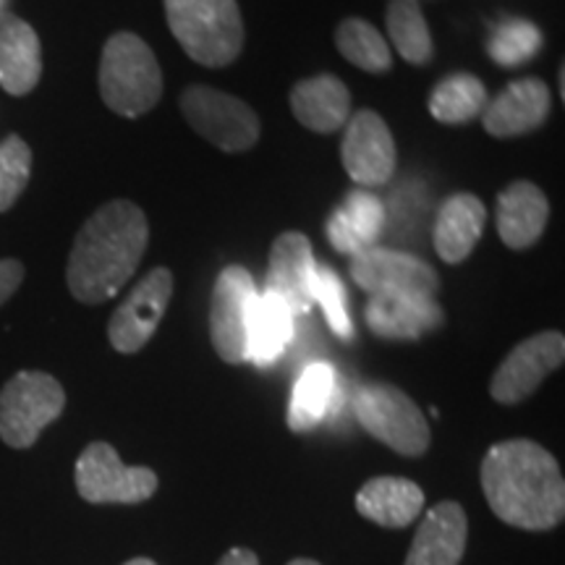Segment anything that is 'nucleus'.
I'll return each instance as SVG.
<instances>
[{
  "label": "nucleus",
  "instance_id": "39448f33",
  "mask_svg": "<svg viewBox=\"0 0 565 565\" xmlns=\"http://www.w3.org/2000/svg\"><path fill=\"white\" fill-rule=\"evenodd\" d=\"M353 414L374 440L401 456L419 458L433 443L427 416L395 385L370 383L359 387L353 395Z\"/></svg>",
  "mask_w": 565,
  "mask_h": 565
},
{
  "label": "nucleus",
  "instance_id": "f257e3e1",
  "mask_svg": "<svg viewBox=\"0 0 565 565\" xmlns=\"http://www.w3.org/2000/svg\"><path fill=\"white\" fill-rule=\"evenodd\" d=\"M487 505L508 526L555 529L565 515V482L555 456L534 440L492 445L482 461Z\"/></svg>",
  "mask_w": 565,
  "mask_h": 565
},
{
  "label": "nucleus",
  "instance_id": "c756f323",
  "mask_svg": "<svg viewBox=\"0 0 565 565\" xmlns=\"http://www.w3.org/2000/svg\"><path fill=\"white\" fill-rule=\"evenodd\" d=\"M32 150L24 139L11 134L0 141V212L11 210L30 183Z\"/></svg>",
  "mask_w": 565,
  "mask_h": 565
},
{
  "label": "nucleus",
  "instance_id": "c9c22d12",
  "mask_svg": "<svg viewBox=\"0 0 565 565\" xmlns=\"http://www.w3.org/2000/svg\"><path fill=\"white\" fill-rule=\"evenodd\" d=\"M0 11H3V0H0Z\"/></svg>",
  "mask_w": 565,
  "mask_h": 565
},
{
  "label": "nucleus",
  "instance_id": "bb28decb",
  "mask_svg": "<svg viewBox=\"0 0 565 565\" xmlns=\"http://www.w3.org/2000/svg\"><path fill=\"white\" fill-rule=\"evenodd\" d=\"M385 21L387 34H391L401 58L414 63V66H424V63L433 61V34H429L419 0H391L385 11Z\"/></svg>",
  "mask_w": 565,
  "mask_h": 565
},
{
  "label": "nucleus",
  "instance_id": "423d86ee",
  "mask_svg": "<svg viewBox=\"0 0 565 565\" xmlns=\"http://www.w3.org/2000/svg\"><path fill=\"white\" fill-rule=\"evenodd\" d=\"M66 393L45 372H19L0 391V440L11 448H32L47 424L63 414Z\"/></svg>",
  "mask_w": 565,
  "mask_h": 565
},
{
  "label": "nucleus",
  "instance_id": "4468645a",
  "mask_svg": "<svg viewBox=\"0 0 565 565\" xmlns=\"http://www.w3.org/2000/svg\"><path fill=\"white\" fill-rule=\"evenodd\" d=\"M315 280L317 263L309 238L296 231L280 233L270 249L263 291L275 294L296 317H301L315 307Z\"/></svg>",
  "mask_w": 565,
  "mask_h": 565
},
{
  "label": "nucleus",
  "instance_id": "dca6fc26",
  "mask_svg": "<svg viewBox=\"0 0 565 565\" xmlns=\"http://www.w3.org/2000/svg\"><path fill=\"white\" fill-rule=\"evenodd\" d=\"M366 324L387 341H416L443 324V309L427 294H374L364 309Z\"/></svg>",
  "mask_w": 565,
  "mask_h": 565
},
{
  "label": "nucleus",
  "instance_id": "b1692460",
  "mask_svg": "<svg viewBox=\"0 0 565 565\" xmlns=\"http://www.w3.org/2000/svg\"><path fill=\"white\" fill-rule=\"evenodd\" d=\"M385 228V204L370 192H351L328 221V238L341 254H359L377 244Z\"/></svg>",
  "mask_w": 565,
  "mask_h": 565
},
{
  "label": "nucleus",
  "instance_id": "5701e85b",
  "mask_svg": "<svg viewBox=\"0 0 565 565\" xmlns=\"http://www.w3.org/2000/svg\"><path fill=\"white\" fill-rule=\"evenodd\" d=\"M356 511L377 526L404 529L424 511V490L404 477H374L359 490Z\"/></svg>",
  "mask_w": 565,
  "mask_h": 565
},
{
  "label": "nucleus",
  "instance_id": "4be33fe9",
  "mask_svg": "<svg viewBox=\"0 0 565 565\" xmlns=\"http://www.w3.org/2000/svg\"><path fill=\"white\" fill-rule=\"evenodd\" d=\"M291 110L296 121L309 131L333 134L343 129L351 113L349 87L333 74L303 79L291 92Z\"/></svg>",
  "mask_w": 565,
  "mask_h": 565
},
{
  "label": "nucleus",
  "instance_id": "2eb2a0df",
  "mask_svg": "<svg viewBox=\"0 0 565 565\" xmlns=\"http://www.w3.org/2000/svg\"><path fill=\"white\" fill-rule=\"evenodd\" d=\"M553 108L550 87L536 76L519 79L494 95L482 113V124L487 134L498 139L524 137V134L540 129L547 121Z\"/></svg>",
  "mask_w": 565,
  "mask_h": 565
},
{
  "label": "nucleus",
  "instance_id": "cd10ccee",
  "mask_svg": "<svg viewBox=\"0 0 565 565\" xmlns=\"http://www.w3.org/2000/svg\"><path fill=\"white\" fill-rule=\"evenodd\" d=\"M335 45L345 61L366 74H385L393 68L391 47L370 21L356 17L341 21L335 32Z\"/></svg>",
  "mask_w": 565,
  "mask_h": 565
},
{
  "label": "nucleus",
  "instance_id": "7c9ffc66",
  "mask_svg": "<svg viewBox=\"0 0 565 565\" xmlns=\"http://www.w3.org/2000/svg\"><path fill=\"white\" fill-rule=\"evenodd\" d=\"M315 303L322 307L324 320L338 338H351L353 324L349 317V296H345L343 280L330 267H317L315 280Z\"/></svg>",
  "mask_w": 565,
  "mask_h": 565
},
{
  "label": "nucleus",
  "instance_id": "ddd939ff",
  "mask_svg": "<svg viewBox=\"0 0 565 565\" xmlns=\"http://www.w3.org/2000/svg\"><path fill=\"white\" fill-rule=\"evenodd\" d=\"M345 173L359 186H380L395 173V141L387 124L374 110H359L345 121L341 145Z\"/></svg>",
  "mask_w": 565,
  "mask_h": 565
},
{
  "label": "nucleus",
  "instance_id": "f8f14e48",
  "mask_svg": "<svg viewBox=\"0 0 565 565\" xmlns=\"http://www.w3.org/2000/svg\"><path fill=\"white\" fill-rule=\"evenodd\" d=\"M351 278L370 296L398 291L435 296L440 288V278L424 259L385 246H370L353 254Z\"/></svg>",
  "mask_w": 565,
  "mask_h": 565
},
{
  "label": "nucleus",
  "instance_id": "0eeeda50",
  "mask_svg": "<svg viewBox=\"0 0 565 565\" xmlns=\"http://www.w3.org/2000/svg\"><path fill=\"white\" fill-rule=\"evenodd\" d=\"M160 479L147 466H126L108 443H92L76 461V490L92 505H137L158 492Z\"/></svg>",
  "mask_w": 565,
  "mask_h": 565
},
{
  "label": "nucleus",
  "instance_id": "6ab92c4d",
  "mask_svg": "<svg viewBox=\"0 0 565 565\" xmlns=\"http://www.w3.org/2000/svg\"><path fill=\"white\" fill-rule=\"evenodd\" d=\"M498 233L508 249H529L540 242L550 221V202L532 181H513L498 196Z\"/></svg>",
  "mask_w": 565,
  "mask_h": 565
},
{
  "label": "nucleus",
  "instance_id": "393cba45",
  "mask_svg": "<svg viewBox=\"0 0 565 565\" xmlns=\"http://www.w3.org/2000/svg\"><path fill=\"white\" fill-rule=\"evenodd\" d=\"M335 393L338 377L333 366L324 362L309 364L294 385L291 404H288V427L294 433H309V429H315L328 416Z\"/></svg>",
  "mask_w": 565,
  "mask_h": 565
},
{
  "label": "nucleus",
  "instance_id": "f3484780",
  "mask_svg": "<svg viewBox=\"0 0 565 565\" xmlns=\"http://www.w3.org/2000/svg\"><path fill=\"white\" fill-rule=\"evenodd\" d=\"M469 542V515L456 500L429 508L416 529L406 565H458Z\"/></svg>",
  "mask_w": 565,
  "mask_h": 565
},
{
  "label": "nucleus",
  "instance_id": "f03ea898",
  "mask_svg": "<svg viewBox=\"0 0 565 565\" xmlns=\"http://www.w3.org/2000/svg\"><path fill=\"white\" fill-rule=\"evenodd\" d=\"M150 244V223L129 200L105 202L82 225L71 249L66 282L74 299L103 303L116 296L145 257Z\"/></svg>",
  "mask_w": 565,
  "mask_h": 565
},
{
  "label": "nucleus",
  "instance_id": "f704fd0d",
  "mask_svg": "<svg viewBox=\"0 0 565 565\" xmlns=\"http://www.w3.org/2000/svg\"><path fill=\"white\" fill-rule=\"evenodd\" d=\"M288 565H322V563H317V561H309V557H296V561H291Z\"/></svg>",
  "mask_w": 565,
  "mask_h": 565
},
{
  "label": "nucleus",
  "instance_id": "72a5a7b5",
  "mask_svg": "<svg viewBox=\"0 0 565 565\" xmlns=\"http://www.w3.org/2000/svg\"><path fill=\"white\" fill-rule=\"evenodd\" d=\"M124 565H158V563L150 561V557H134V561H126Z\"/></svg>",
  "mask_w": 565,
  "mask_h": 565
},
{
  "label": "nucleus",
  "instance_id": "20e7f679",
  "mask_svg": "<svg viewBox=\"0 0 565 565\" xmlns=\"http://www.w3.org/2000/svg\"><path fill=\"white\" fill-rule=\"evenodd\" d=\"M100 95L113 113L139 118L162 97V71L152 47L134 32H116L100 58Z\"/></svg>",
  "mask_w": 565,
  "mask_h": 565
},
{
  "label": "nucleus",
  "instance_id": "6e6552de",
  "mask_svg": "<svg viewBox=\"0 0 565 565\" xmlns=\"http://www.w3.org/2000/svg\"><path fill=\"white\" fill-rule=\"evenodd\" d=\"M181 113L200 137L225 152H246L259 139L257 113L228 92L194 84L183 89Z\"/></svg>",
  "mask_w": 565,
  "mask_h": 565
},
{
  "label": "nucleus",
  "instance_id": "7ed1b4c3",
  "mask_svg": "<svg viewBox=\"0 0 565 565\" xmlns=\"http://www.w3.org/2000/svg\"><path fill=\"white\" fill-rule=\"evenodd\" d=\"M173 38L202 66L221 68L244 47V19L236 0H166Z\"/></svg>",
  "mask_w": 565,
  "mask_h": 565
},
{
  "label": "nucleus",
  "instance_id": "412c9836",
  "mask_svg": "<svg viewBox=\"0 0 565 565\" xmlns=\"http://www.w3.org/2000/svg\"><path fill=\"white\" fill-rule=\"evenodd\" d=\"M296 315L275 294H257L246 320V362L270 366L294 341Z\"/></svg>",
  "mask_w": 565,
  "mask_h": 565
},
{
  "label": "nucleus",
  "instance_id": "9d476101",
  "mask_svg": "<svg viewBox=\"0 0 565 565\" xmlns=\"http://www.w3.org/2000/svg\"><path fill=\"white\" fill-rule=\"evenodd\" d=\"M565 359V338L555 330H545L526 338L508 353L505 362L492 374L490 395L498 404L513 406L526 401L547 374H553Z\"/></svg>",
  "mask_w": 565,
  "mask_h": 565
},
{
  "label": "nucleus",
  "instance_id": "2f4dec72",
  "mask_svg": "<svg viewBox=\"0 0 565 565\" xmlns=\"http://www.w3.org/2000/svg\"><path fill=\"white\" fill-rule=\"evenodd\" d=\"M21 280H24V265L19 259H0V307L17 294Z\"/></svg>",
  "mask_w": 565,
  "mask_h": 565
},
{
  "label": "nucleus",
  "instance_id": "9b49d317",
  "mask_svg": "<svg viewBox=\"0 0 565 565\" xmlns=\"http://www.w3.org/2000/svg\"><path fill=\"white\" fill-rule=\"evenodd\" d=\"M173 296V273L154 267L137 282L116 315L110 317L108 338L118 353H137L150 343Z\"/></svg>",
  "mask_w": 565,
  "mask_h": 565
},
{
  "label": "nucleus",
  "instance_id": "a211bd4d",
  "mask_svg": "<svg viewBox=\"0 0 565 565\" xmlns=\"http://www.w3.org/2000/svg\"><path fill=\"white\" fill-rule=\"evenodd\" d=\"M42 76L40 38L24 19L0 11V87L9 95H30Z\"/></svg>",
  "mask_w": 565,
  "mask_h": 565
},
{
  "label": "nucleus",
  "instance_id": "1a4fd4ad",
  "mask_svg": "<svg viewBox=\"0 0 565 565\" xmlns=\"http://www.w3.org/2000/svg\"><path fill=\"white\" fill-rule=\"evenodd\" d=\"M257 294L254 278L242 265L225 267L217 275L210 307V338L223 362H246V320Z\"/></svg>",
  "mask_w": 565,
  "mask_h": 565
},
{
  "label": "nucleus",
  "instance_id": "473e14b6",
  "mask_svg": "<svg viewBox=\"0 0 565 565\" xmlns=\"http://www.w3.org/2000/svg\"><path fill=\"white\" fill-rule=\"evenodd\" d=\"M217 565H259V557L246 547H233L221 557V563Z\"/></svg>",
  "mask_w": 565,
  "mask_h": 565
},
{
  "label": "nucleus",
  "instance_id": "c85d7f7f",
  "mask_svg": "<svg viewBox=\"0 0 565 565\" xmlns=\"http://www.w3.org/2000/svg\"><path fill=\"white\" fill-rule=\"evenodd\" d=\"M542 47L540 26L526 19H505L494 26L487 42V53L498 66L513 68L532 61Z\"/></svg>",
  "mask_w": 565,
  "mask_h": 565
},
{
  "label": "nucleus",
  "instance_id": "aec40b11",
  "mask_svg": "<svg viewBox=\"0 0 565 565\" xmlns=\"http://www.w3.org/2000/svg\"><path fill=\"white\" fill-rule=\"evenodd\" d=\"M487 223L484 202L475 194H454L437 212L433 244L443 263L461 265L482 238Z\"/></svg>",
  "mask_w": 565,
  "mask_h": 565
},
{
  "label": "nucleus",
  "instance_id": "a878e982",
  "mask_svg": "<svg viewBox=\"0 0 565 565\" xmlns=\"http://www.w3.org/2000/svg\"><path fill=\"white\" fill-rule=\"evenodd\" d=\"M487 103H490V95L477 76L450 74L433 89L427 105L435 121L458 126L482 118Z\"/></svg>",
  "mask_w": 565,
  "mask_h": 565
}]
</instances>
